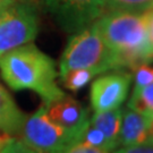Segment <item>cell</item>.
<instances>
[{"instance_id": "6da1fadb", "label": "cell", "mask_w": 153, "mask_h": 153, "mask_svg": "<svg viewBox=\"0 0 153 153\" xmlns=\"http://www.w3.org/2000/svg\"><path fill=\"white\" fill-rule=\"evenodd\" d=\"M0 75L15 91L31 90L38 93L44 104L65 95L56 82L58 71L55 60L31 42L0 57Z\"/></svg>"}, {"instance_id": "7a4b0ae2", "label": "cell", "mask_w": 153, "mask_h": 153, "mask_svg": "<svg viewBox=\"0 0 153 153\" xmlns=\"http://www.w3.org/2000/svg\"><path fill=\"white\" fill-rule=\"evenodd\" d=\"M105 44L115 53L118 68L134 71L146 62L148 23L146 14L108 10L95 21Z\"/></svg>"}, {"instance_id": "3957f363", "label": "cell", "mask_w": 153, "mask_h": 153, "mask_svg": "<svg viewBox=\"0 0 153 153\" xmlns=\"http://www.w3.org/2000/svg\"><path fill=\"white\" fill-rule=\"evenodd\" d=\"M78 68H92L99 74L119 69L115 53L105 44L95 23L73 33L61 55L60 76Z\"/></svg>"}, {"instance_id": "277c9868", "label": "cell", "mask_w": 153, "mask_h": 153, "mask_svg": "<svg viewBox=\"0 0 153 153\" xmlns=\"http://www.w3.org/2000/svg\"><path fill=\"white\" fill-rule=\"evenodd\" d=\"M19 135L28 148L44 153H65L79 143L83 133L67 129L51 120L42 104L26 117Z\"/></svg>"}, {"instance_id": "5b68a950", "label": "cell", "mask_w": 153, "mask_h": 153, "mask_svg": "<svg viewBox=\"0 0 153 153\" xmlns=\"http://www.w3.org/2000/svg\"><path fill=\"white\" fill-rule=\"evenodd\" d=\"M40 28L38 7L33 1H16L0 22V57L35 40Z\"/></svg>"}, {"instance_id": "8992f818", "label": "cell", "mask_w": 153, "mask_h": 153, "mask_svg": "<svg viewBox=\"0 0 153 153\" xmlns=\"http://www.w3.org/2000/svg\"><path fill=\"white\" fill-rule=\"evenodd\" d=\"M107 0H43L45 10L67 33L88 27L104 13Z\"/></svg>"}, {"instance_id": "52a82bcc", "label": "cell", "mask_w": 153, "mask_h": 153, "mask_svg": "<svg viewBox=\"0 0 153 153\" xmlns=\"http://www.w3.org/2000/svg\"><path fill=\"white\" fill-rule=\"evenodd\" d=\"M133 74L115 69V71L98 77L91 85L90 100L94 112L117 109L128 97Z\"/></svg>"}, {"instance_id": "ba28073f", "label": "cell", "mask_w": 153, "mask_h": 153, "mask_svg": "<svg viewBox=\"0 0 153 153\" xmlns=\"http://www.w3.org/2000/svg\"><path fill=\"white\" fill-rule=\"evenodd\" d=\"M44 107L50 119L67 129L84 133L90 125L88 110L69 95L65 94Z\"/></svg>"}, {"instance_id": "9c48e42d", "label": "cell", "mask_w": 153, "mask_h": 153, "mask_svg": "<svg viewBox=\"0 0 153 153\" xmlns=\"http://www.w3.org/2000/svg\"><path fill=\"white\" fill-rule=\"evenodd\" d=\"M153 118L144 116L131 108L123 110L119 131V146H135L148 144L149 127Z\"/></svg>"}, {"instance_id": "30bf717a", "label": "cell", "mask_w": 153, "mask_h": 153, "mask_svg": "<svg viewBox=\"0 0 153 153\" xmlns=\"http://www.w3.org/2000/svg\"><path fill=\"white\" fill-rule=\"evenodd\" d=\"M26 117L9 92L0 84V129L10 136L19 135Z\"/></svg>"}, {"instance_id": "8fae6325", "label": "cell", "mask_w": 153, "mask_h": 153, "mask_svg": "<svg viewBox=\"0 0 153 153\" xmlns=\"http://www.w3.org/2000/svg\"><path fill=\"white\" fill-rule=\"evenodd\" d=\"M121 118H123V109L119 107L117 109L95 112L90 119V125L102 131L104 136L118 148Z\"/></svg>"}, {"instance_id": "7c38bea8", "label": "cell", "mask_w": 153, "mask_h": 153, "mask_svg": "<svg viewBox=\"0 0 153 153\" xmlns=\"http://www.w3.org/2000/svg\"><path fill=\"white\" fill-rule=\"evenodd\" d=\"M127 108L153 118V83L144 86L137 92L131 93Z\"/></svg>"}, {"instance_id": "4fadbf2b", "label": "cell", "mask_w": 153, "mask_h": 153, "mask_svg": "<svg viewBox=\"0 0 153 153\" xmlns=\"http://www.w3.org/2000/svg\"><path fill=\"white\" fill-rule=\"evenodd\" d=\"M99 75V71L92 68H78V69H73V71H67L65 75L61 77L62 85L67 90L77 92L85 85L92 81L94 77Z\"/></svg>"}, {"instance_id": "5bb4252c", "label": "cell", "mask_w": 153, "mask_h": 153, "mask_svg": "<svg viewBox=\"0 0 153 153\" xmlns=\"http://www.w3.org/2000/svg\"><path fill=\"white\" fill-rule=\"evenodd\" d=\"M79 144L91 146V148L101 149V150L108 151V152L115 151L117 149L115 144H112L107 137L104 136V134L102 131H99L98 128H95V127H93L91 125H88V127L83 133Z\"/></svg>"}, {"instance_id": "9a60e30c", "label": "cell", "mask_w": 153, "mask_h": 153, "mask_svg": "<svg viewBox=\"0 0 153 153\" xmlns=\"http://www.w3.org/2000/svg\"><path fill=\"white\" fill-rule=\"evenodd\" d=\"M153 8V0H107L104 10L144 13Z\"/></svg>"}, {"instance_id": "2e32d148", "label": "cell", "mask_w": 153, "mask_h": 153, "mask_svg": "<svg viewBox=\"0 0 153 153\" xmlns=\"http://www.w3.org/2000/svg\"><path fill=\"white\" fill-rule=\"evenodd\" d=\"M134 90L137 92L144 86L153 83V66L149 64H141L134 69Z\"/></svg>"}, {"instance_id": "e0dca14e", "label": "cell", "mask_w": 153, "mask_h": 153, "mask_svg": "<svg viewBox=\"0 0 153 153\" xmlns=\"http://www.w3.org/2000/svg\"><path fill=\"white\" fill-rule=\"evenodd\" d=\"M148 23V50H146V62L153 61V8L145 11Z\"/></svg>"}, {"instance_id": "ac0fdd59", "label": "cell", "mask_w": 153, "mask_h": 153, "mask_svg": "<svg viewBox=\"0 0 153 153\" xmlns=\"http://www.w3.org/2000/svg\"><path fill=\"white\" fill-rule=\"evenodd\" d=\"M112 153H153V145L142 144L135 146H123L119 150H115Z\"/></svg>"}, {"instance_id": "d6986e66", "label": "cell", "mask_w": 153, "mask_h": 153, "mask_svg": "<svg viewBox=\"0 0 153 153\" xmlns=\"http://www.w3.org/2000/svg\"><path fill=\"white\" fill-rule=\"evenodd\" d=\"M27 148V145L21 140H13L5 149H2L0 153H23L25 151V149Z\"/></svg>"}, {"instance_id": "ffe728a7", "label": "cell", "mask_w": 153, "mask_h": 153, "mask_svg": "<svg viewBox=\"0 0 153 153\" xmlns=\"http://www.w3.org/2000/svg\"><path fill=\"white\" fill-rule=\"evenodd\" d=\"M65 153H110V152L104 151V150H101V149L86 146V145H83V144H79V143H78V144L74 145L73 148H71Z\"/></svg>"}, {"instance_id": "44dd1931", "label": "cell", "mask_w": 153, "mask_h": 153, "mask_svg": "<svg viewBox=\"0 0 153 153\" xmlns=\"http://www.w3.org/2000/svg\"><path fill=\"white\" fill-rule=\"evenodd\" d=\"M13 140H14V137L8 135V134H5V133L0 134V151L2 149H5L10 142H13Z\"/></svg>"}, {"instance_id": "7402d4cb", "label": "cell", "mask_w": 153, "mask_h": 153, "mask_svg": "<svg viewBox=\"0 0 153 153\" xmlns=\"http://www.w3.org/2000/svg\"><path fill=\"white\" fill-rule=\"evenodd\" d=\"M11 6H0V22L5 18L6 14L8 13V10H9V8H10Z\"/></svg>"}, {"instance_id": "603a6c76", "label": "cell", "mask_w": 153, "mask_h": 153, "mask_svg": "<svg viewBox=\"0 0 153 153\" xmlns=\"http://www.w3.org/2000/svg\"><path fill=\"white\" fill-rule=\"evenodd\" d=\"M148 144L149 145H153V119L150 124L149 127V137H148Z\"/></svg>"}, {"instance_id": "cb8c5ba5", "label": "cell", "mask_w": 153, "mask_h": 153, "mask_svg": "<svg viewBox=\"0 0 153 153\" xmlns=\"http://www.w3.org/2000/svg\"><path fill=\"white\" fill-rule=\"evenodd\" d=\"M17 0H0V6H11Z\"/></svg>"}, {"instance_id": "d4e9b609", "label": "cell", "mask_w": 153, "mask_h": 153, "mask_svg": "<svg viewBox=\"0 0 153 153\" xmlns=\"http://www.w3.org/2000/svg\"><path fill=\"white\" fill-rule=\"evenodd\" d=\"M23 153H44V152H41V151H38V150H34V149H31L27 146Z\"/></svg>"}]
</instances>
